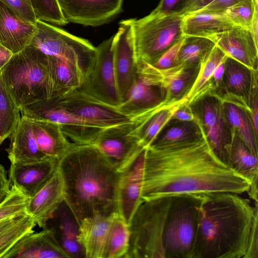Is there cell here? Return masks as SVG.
Listing matches in <instances>:
<instances>
[{
	"instance_id": "cell-1",
	"label": "cell",
	"mask_w": 258,
	"mask_h": 258,
	"mask_svg": "<svg viewBox=\"0 0 258 258\" xmlns=\"http://www.w3.org/2000/svg\"><path fill=\"white\" fill-rule=\"evenodd\" d=\"M250 183L224 164L205 136L190 141L145 148L143 201L181 194L247 192Z\"/></svg>"
},
{
	"instance_id": "cell-2",
	"label": "cell",
	"mask_w": 258,
	"mask_h": 258,
	"mask_svg": "<svg viewBox=\"0 0 258 258\" xmlns=\"http://www.w3.org/2000/svg\"><path fill=\"white\" fill-rule=\"evenodd\" d=\"M230 192L201 195L192 258H245L258 203Z\"/></svg>"
},
{
	"instance_id": "cell-3",
	"label": "cell",
	"mask_w": 258,
	"mask_h": 258,
	"mask_svg": "<svg viewBox=\"0 0 258 258\" xmlns=\"http://www.w3.org/2000/svg\"><path fill=\"white\" fill-rule=\"evenodd\" d=\"M64 202L79 224L95 214L117 212L119 172L95 146L73 144L59 160Z\"/></svg>"
},
{
	"instance_id": "cell-4",
	"label": "cell",
	"mask_w": 258,
	"mask_h": 258,
	"mask_svg": "<svg viewBox=\"0 0 258 258\" xmlns=\"http://www.w3.org/2000/svg\"><path fill=\"white\" fill-rule=\"evenodd\" d=\"M1 76L20 109L52 96L47 55L30 44L13 54Z\"/></svg>"
},
{
	"instance_id": "cell-5",
	"label": "cell",
	"mask_w": 258,
	"mask_h": 258,
	"mask_svg": "<svg viewBox=\"0 0 258 258\" xmlns=\"http://www.w3.org/2000/svg\"><path fill=\"white\" fill-rule=\"evenodd\" d=\"M173 196L141 204L130 224V245L124 258H165L164 239Z\"/></svg>"
},
{
	"instance_id": "cell-6",
	"label": "cell",
	"mask_w": 258,
	"mask_h": 258,
	"mask_svg": "<svg viewBox=\"0 0 258 258\" xmlns=\"http://www.w3.org/2000/svg\"><path fill=\"white\" fill-rule=\"evenodd\" d=\"M183 16L150 13L133 19L132 32L137 64H154L170 47L184 37Z\"/></svg>"
},
{
	"instance_id": "cell-7",
	"label": "cell",
	"mask_w": 258,
	"mask_h": 258,
	"mask_svg": "<svg viewBox=\"0 0 258 258\" xmlns=\"http://www.w3.org/2000/svg\"><path fill=\"white\" fill-rule=\"evenodd\" d=\"M200 200L201 195L173 196L164 239L165 258H192Z\"/></svg>"
},
{
	"instance_id": "cell-8",
	"label": "cell",
	"mask_w": 258,
	"mask_h": 258,
	"mask_svg": "<svg viewBox=\"0 0 258 258\" xmlns=\"http://www.w3.org/2000/svg\"><path fill=\"white\" fill-rule=\"evenodd\" d=\"M36 26V30L30 44L46 55L71 63L85 77L92 68L96 47L88 40L45 22L37 20Z\"/></svg>"
},
{
	"instance_id": "cell-9",
	"label": "cell",
	"mask_w": 258,
	"mask_h": 258,
	"mask_svg": "<svg viewBox=\"0 0 258 258\" xmlns=\"http://www.w3.org/2000/svg\"><path fill=\"white\" fill-rule=\"evenodd\" d=\"M162 109L151 110L132 121L102 128L92 145L120 172L145 148L140 144L142 129L149 119Z\"/></svg>"
},
{
	"instance_id": "cell-10",
	"label": "cell",
	"mask_w": 258,
	"mask_h": 258,
	"mask_svg": "<svg viewBox=\"0 0 258 258\" xmlns=\"http://www.w3.org/2000/svg\"><path fill=\"white\" fill-rule=\"evenodd\" d=\"M166 98L160 70L151 64L139 63L134 83L117 108L123 113L135 116L177 102H169Z\"/></svg>"
},
{
	"instance_id": "cell-11",
	"label": "cell",
	"mask_w": 258,
	"mask_h": 258,
	"mask_svg": "<svg viewBox=\"0 0 258 258\" xmlns=\"http://www.w3.org/2000/svg\"><path fill=\"white\" fill-rule=\"evenodd\" d=\"M21 115L30 119L56 123L68 139L77 144H92L101 128L94 126L59 105L51 96L20 109Z\"/></svg>"
},
{
	"instance_id": "cell-12",
	"label": "cell",
	"mask_w": 258,
	"mask_h": 258,
	"mask_svg": "<svg viewBox=\"0 0 258 258\" xmlns=\"http://www.w3.org/2000/svg\"><path fill=\"white\" fill-rule=\"evenodd\" d=\"M53 97L59 105L85 122L101 129L134 121L151 111L138 116L127 115L117 107L101 102L80 89Z\"/></svg>"
},
{
	"instance_id": "cell-13",
	"label": "cell",
	"mask_w": 258,
	"mask_h": 258,
	"mask_svg": "<svg viewBox=\"0 0 258 258\" xmlns=\"http://www.w3.org/2000/svg\"><path fill=\"white\" fill-rule=\"evenodd\" d=\"M191 105L210 147L216 157L226 166V151L232 136L225 117L222 100L211 91Z\"/></svg>"
},
{
	"instance_id": "cell-14",
	"label": "cell",
	"mask_w": 258,
	"mask_h": 258,
	"mask_svg": "<svg viewBox=\"0 0 258 258\" xmlns=\"http://www.w3.org/2000/svg\"><path fill=\"white\" fill-rule=\"evenodd\" d=\"M113 37L103 41L96 47L92 68L79 89L101 102L117 107L121 101L112 62Z\"/></svg>"
},
{
	"instance_id": "cell-15",
	"label": "cell",
	"mask_w": 258,
	"mask_h": 258,
	"mask_svg": "<svg viewBox=\"0 0 258 258\" xmlns=\"http://www.w3.org/2000/svg\"><path fill=\"white\" fill-rule=\"evenodd\" d=\"M133 20H124L119 22L112 42L113 66L121 103L136 76L137 64L132 32Z\"/></svg>"
},
{
	"instance_id": "cell-16",
	"label": "cell",
	"mask_w": 258,
	"mask_h": 258,
	"mask_svg": "<svg viewBox=\"0 0 258 258\" xmlns=\"http://www.w3.org/2000/svg\"><path fill=\"white\" fill-rule=\"evenodd\" d=\"M62 15L70 22L97 26L108 23L122 10L123 0H57Z\"/></svg>"
},
{
	"instance_id": "cell-17",
	"label": "cell",
	"mask_w": 258,
	"mask_h": 258,
	"mask_svg": "<svg viewBox=\"0 0 258 258\" xmlns=\"http://www.w3.org/2000/svg\"><path fill=\"white\" fill-rule=\"evenodd\" d=\"M144 148L135 159L119 172L117 187V212L130 225L141 199Z\"/></svg>"
},
{
	"instance_id": "cell-18",
	"label": "cell",
	"mask_w": 258,
	"mask_h": 258,
	"mask_svg": "<svg viewBox=\"0 0 258 258\" xmlns=\"http://www.w3.org/2000/svg\"><path fill=\"white\" fill-rule=\"evenodd\" d=\"M210 40L227 56L252 71H257V39L250 30L235 26L215 35Z\"/></svg>"
},
{
	"instance_id": "cell-19",
	"label": "cell",
	"mask_w": 258,
	"mask_h": 258,
	"mask_svg": "<svg viewBox=\"0 0 258 258\" xmlns=\"http://www.w3.org/2000/svg\"><path fill=\"white\" fill-rule=\"evenodd\" d=\"M58 163L57 160L49 157L33 162L11 163L9 178L11 185L31 198L51 177Z\"/></svg>"
},
{
	"instance_id": "cell-20",
	"label": "cell",
	"mask_w": 258,
	"mask_h": 258,
	"mask_svg": "<svg viewBox=\"0 0 258 258\" xmlns=\"http://www.w3.org/2000/svg\"><path fill=\"white\" fill-rule=\"evenodd\" d=\"M64 201L63 181L57 168L51 177L30 198L26 212L34 219L37 225L44 228L54 212Z\"/></svg>"
},
{
	"instance_id": "cell-21",
	"label": "cell",
	"mask_w": 258,
	"mask_h": 258,
	"mask_svg": "<svg viewBox=\"0 0 258 258\" xmlns=\"http://www.w3.org/2000/svg\"><path fill=\"white\" fill-rule=\"evenodd\" d=\"M118 214H95L79 224L78 240L85 258H105L110 228Z\"/></svg>"
},
{
	"instance_id": "cell-22",
	"label": "cell",
	"mask_w": 258,
	"mask_h": 258,
	"mask_svg": "<svg viewBox=\"0 0 258 258\" xmlns=\"http://www.w3.org/2000/svg\"><path fill=\"white\" fill-rule=\"evenodd\" d=\"M45 228L51 231L57 243L70 258H85L78 240L79 224L64 201L54 212Z\"/></svg>"
},
{
	"instance_id": "cell-23",
	"label": "cell",
	"mask_w": 258,
	"mask_h": 258,
	"mask_svg": "<svg viewBox=\"0 0 258 258\" xmlns=\"http://www.w3.org/2000/svg\"><path fill=\"white\" fill-rule=\"evenodd\" d=\"M70 258L47 228L23 236L3 258Z\"/></svg>"
},
{
	"instance_id": "cell-24",
	"label": "cell",
	"mask_w": 258,
	"mask_h": 258,
	"mask_svg": "<svg viewBox=\"0 0 258 258\" xmlns=\"http://www.w3.org/2000/svg\"><path fill=\"white\" fill-rule=\"evenodd\" d=\"M256 82L257 71H252L228 56L225 61L221 84L214 93L222 99L243 100L248 104V96Z\"/></svg>"
},
{
	"instance_id": "cell-25",
	"label": "cell",
	"mask_w": 258,
	"mask_h": 258,
	"mask_svg": "<svg viewBox=\"0 0 258 258\" xmlns=\"http://www.w3.org/2000/svg\"><path fill=\"white\" fill-rule=\"evenodd\" d=\"M36 30V24L22 20L0 2V44L15 54L30 44Z\"/></svg>"
},
{
	"instance_id": "cell-26",
	"label": "cell",
	"mask_w": 258,
	"mask_h": 258,
	"mask_svg": "<svg viewBox=\"0 0 258 258\" xmlns=\"http://www.w3.org/2000/svg\"><path fill=\"white\" fill-rule=\"evenodd\" d=\"M10 138L6 151L11 163L33 162L47 157L38 148L29 118L21 116Z\"/></svg>"
},
{
	"instance_id": "cell-27",
	"label": "cell",
	"mask_w": 258,
	"mask_h": 258,
	"mask_svg": "<svg viewBox=\"0 0 258 258\" xmlns=\"http://www.w3.org/2000/svg\"><path fill=\"white\" fill-rule=\"evenodd\" d=\"M30 120L39 150L46 157L59 161L73 143L69 142L59 124L48 120Z\"/></svg>"
},
{
	"instance_id": "cell-28",
	"label": "cell",
	"mask_w": 258,
	"mask_h": 258,
	"mask_svg": "<svg viewBox=\"0 0 258 258\" xmlns=\"http://www.w3.org/2000/svg\"><path fill=\"white\" fill-rule=\"evenodd\" d=\"M222 100L225 117L231 135H237L257 157L258 137L253 126L249 107L239 102Z\"/></svg>"
},
{
	"instance_id": "cell-29",
	"label": "cell",
	"mask_w": 258,
	"mask_h": 258,
	"mask_svg": "<svg viewBox=\"0 0 258 258\" xmlns=\"http://www.w3.org/2000/svg\"><path fill=\"white\" fill-rule=\"evenodd\" d=\"M234 27L235 26L221 13H194L184 16L182 21L184 36L209 39Z\"/></svg>"
},
{
	"instance_id": "cell-30",
	"label": "cell",
	"mask_w": 258,
	"mask_h": 258,
	"mask_svg": "<svg viewBox=\"0 0 258 258\" xmlns=\"http://www.w3.org/2000/svg\"><path fill=\"white\" fill-rule=\"evenodd\" d=\"M199 64L179 63L160 70L166 92L167 101L175 102L185 96L196 78Z\"/></svg>"
},
{
	"instance_id": "cell-31",
	"label": "cell",
	"mask_w": 258,
	"mask_h": 258,
	"mask_svg": "<svg viewBox=\"0 0 258 258\" xmlns=\"http://www.w3.org/2000/svg\"><path fill=\"white\" fill-rule=\"evenodd\" d=\"M217 45L210 50L201 59L196 78L189 90L183 97L185 105H191L206 94L212 91V77L216 68L227 58Z\"/></svg>"
},
{
	"instance_id": "cell-32",
	"label": "cell",
	"mask_w": 258,
	"mask_h": 258,
	"mask_svg": "<svg viewBox=\"0 0 258 258\" xmlns=\"http://www.w3.org/2000/svg\"><path fill=\"white\" fill-rule=\"evenodd\" d=\"M226 148V165L231 170L248 182L258 178L257 157L235 134Z\"/></svg>"
},
{
	"instance_id": "cell-33",
	"label": "cell",
	"mask_w": 258,
	"mask_h": 258,
	"mask_svg": "<svg viewBox=\"0 0 258 258\" xmlns=\"http://www.w3.org/2000/svg\"><path fill=\"white\" fill-rule=\"evenodd\" d=\"M52 85V96L79 89L84 76L75 66L56 57L47 55Z\"/></svg>"
},
{
	"instance_id": "cell-34",
	"label": "cell",
	"mask_w": 258,
	"mask_h": 258,
	"mask_svg": "<svg viewBox=\"0 0 258 258\" xmlns=\"http://www.w3.org/2000/svg\"><path fill=\"white\" fill-rule=\"evenodd\" d=\"M204 135L202 126L196 117L195 120L189 121L171 118L151 146L159 147L188 142L200 139Z\"/></svg>"
},
{
	"instance_id": "cell-35",
	"label": "cell",
	"mask_w": 258,
	"mask_h": 258,
	"mask_svg": "<svg viewBox=\"0 0 258 258\" xmlns=\"http://www.w3.org/2000/svg\"><path fill=\"white\" fill-rule=\"evenodd\" d=\"M221 13L235 26L250 30L257 39L258 0H242Z\"/></svg>"
},
{
	"instance_id": "cell-36",
	"label": "cell",
	"mask_w": 258,
	"mask_h": 258,
	"mask_svg": "<svg viewBox=\"0 0 258 258\" xmlns=\"http://www.w3.org/2000/svg\"><path fill=\"white\" fill-rule=\"evenodd\" d=\"M20 113L0 75V146L15 130L21 117Z\"/></svg>"
},
{
	"instance_id": "cell-37",
	"label": "cell",
	"mask_w": 258,
	"mask_h": 258,
	"mask_svg": "<svg viewBox=\"0 0 258 258\" xmlns=\"http://www.w3.org/2000/svg\"><path fill=\"white\" fill-rule=\"evenodd\" d=\"M130 225L118 215L109 231L105 258L124 257L130 245Z\"/></svg>"
},
{
	"instance_id": "cell-38",
	"label": "cell",
	"mask_w": 258,
	"mask_h": 258,
	"mask_svg": "<svg viewBox=\"0 0 258 258\" xmlns=\"http://www.w3.org/2000/svg\"><path fill=\"white\" fill-rule=\"evenodd\" d=\"M185 102V99L182 98L177 103L160 110L149 119L140 135V144L143 147L146 148L153 143L175 112Z\"/></svg>"
},
{
	"instance_id": "cell-39",
	"label": "cell",
	"mask_w": 258,
	"mask_h": 258,
	"mask_svg": "<svg viewBox=\"0 0 258 258\" xmlns=\"http://www.w3.org/2000/svg\"><path fill=\"white\" fill-rule=\"evenodd\" d=\"M36 225L34 219L26 214L0 232V258L26 234L34 231Z\"/></svg>"
},
{
	"instance_id": "cell-40",
	"label": "cell",
	"mask_w": 258,
	"mask_h": 258,
	"mask_svg": "<svg viewBox=\"0 0 258 258\" xmlns=\"http://www.w3.org/2000/svg\"><path fill=\"white\" fill-rule=\"evenodd\" d=\"M215 45L208 38L184 36L177 56V64L199 63L205 54Z\"/></svg>"
},
{
	"instance_id": "cell-41",
	"label": "cell",
	"mask_w": 258,
	"mask_h": 258,
	"mask_svg": "<svg viewBox=\"0 0 258 258\" xmlns=\"http://www.w3.org/2000/svg\"><path fill=\"white\" fill-rule=\"evenodd\" d=\"M30 199L11 185L10 192L0 204V222L26 214V207Z\"/></svg>"
},
{
	"instance_id": "cell-42",
	"label": "cell",
	"mask_w": 258,
	"mask_h": 258,
	"mask_svg": "<svg viewBox=\"0 0 258 258\" xmlns=\"http://www.w3.org/2000/svg\"><path fill=\"white\" fill-rule=\"evenodd\" d=\"M37 20L58 26L68 24L64 19L57 0H31Z\"/></svg>"
},
{
	"instance_id": "cell-43",
	"label": "cell",
	"mask_w": 258,
	"mask_h": 258,
	"mask_svg": "<svg viewBox=\"0 0 258 258\" xmlns=\"http://www.w3.org/2000/svg\"><path fill=\"white\" fill-rule=\"evenodd\" d=\"M242 0H191L184 15L197 12L222 13L228 7Z\"/></svg>"
},
{
	"instance_id": "cell-44",
	"label": "cell",
	"mask_w": 258,
	"mask_h": 258,
	"mask_svg": "<svg viewBox=\"0 0 258 258\" xmlns=\"http://www.w3.org/2000/svg\"><path fill=\"white\" fill-rule=\"evenodd\" d=\"M22 20L36 24L37 20L31 0H0Z\"/></svg>"
},
{
	"instance_id": "cell-45",
	"label": "cell",
	"mask_w": 258,
	"mask_h": 258,
	"mask_svg": "<svg viewBox=\"0 0 258 258\" xmlns=\"http://www.w3.org/2000/svg\"><path fill=\"white\" fill-rule=\"evenodd\" d=\"M191 0H160L157 7L151 13L166 16H183Z\"/></svg>"
},
{
	"instance_id": "cell-46",
	"label": "cell",
	"mask_w": 258,
	"mask_h": 258,
	"mask_svg": "<svg viewBox=\"0 0 258 258\" xmlns=\"http://www.w3.org/2000/svg\"><path fill=\"white\" fill-rule=\"evenodd\" d=\"M182 40V39L167 49L153 65L159 70H163L176 64Z\"/></svg>"
},
{
	"instance_id": "cell-47",
	"label": "cell",
	"mask_w": 258,
	"mask_h": 258,
	"mask_svg": "<svg viewBox=\"0 0 258 258\" xmlns=\"http://www.w3.org/2000/svg\"><path fill=\"white\" fill-rule=\"evenodd\" d=\"M245 258H258V217L255 219L251 230Z\"/></svg>"
},
{
	"instance_id": "cell-48",
	"label": "cell",
	"mask_w": 258,
	"mask_h": 258,
	"mask_svg": "<svg viewBox=\"0 0 258 258\" xmlns=\"http://www.w3.org/2000/svg\"><path fill=\"white\" fill-rule=\"evenodd\" d=\"M11 184L8 178L7 171L0 163V204L5 200L10 191Z\"/></svg>"
},
{
	"instance_id": "cell-49",
	"label": "cell",
	"mask_w": 258,
	"mask_h": 258,
	"mask_svg": "<svg viewBox=\"0 0 258 258\" xmlns=\"http://www.w3.org/2000/svg\"><path fill=\"white\" fill-rule=\"evenodd\" d=\"M172 118L189 121L195 120L196 116L190 105L183 104L175 112Z\"/></svg>"
},
{
	"instance_id": "cell-50",
	"label": "cell",
	"mask_w": 258,
	"mask_h": 258,
	"mask_svg": "<svg viewBox=\"0 0 258 258\" xmlns=\"http://www.w3.org/2000/svg\"><path fill=\"white\" fill-rule=\"evenodd\" d=\"M13 54L12 51L0 44V75L2 69L9 61Z\"/></svg>"
},
{
	"instance_id": "cell-51",
	"label": "cell",
	"mask_w": 258,
	"mask_h": 258,
	"mask_svg": "<svg viewBox=\"0 0 258 258\" xmlns=\"http://www.w3.org/2000/svg\"><path fill=\"white\" fill-rule=\"evenodd\" d=\"M257 179H255L251 182V183L250 185L249 188L248 190L247 191L249 196V197L254 201V203H258Z\"/></svg>"
},
{
	"instance_id": "cell-52",
	"label": "cell",
	"mask_w": 258,
	"mask_h": 258,
	"mask_svg": "<svg viewBox=\"0 0 258 258\" xmlns=\"http://www.w3.org/2000/svg\"><path fill=\"white\" fill-rule=\"evenodd\" d=\"M19 217L12 218L0 222V232L13 223Z\"/></svg>"
}]
</instances>
